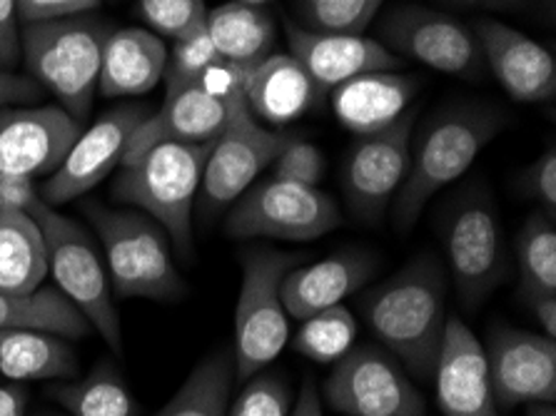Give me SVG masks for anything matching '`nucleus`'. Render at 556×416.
<instances>
[{"instance_id":"f257e3e1","label":"nucleus","mask_w":556,"mask_h":416,"mask_svg":"<svg viewBox=\"0 0 556 416\" xmlns=\"http://www.w3.org/2000/svg\"><path fill=\"white\" fill-rule=\"evenodd\" d=\"M367 327L412 375L432 381L446 327V275L434 254H419L359 300Z\"/></svg>"},{"instance_id":"f03ea898","label":"nucleus","mask_w":556,"mask_h":416,"mask_svg":"<svg viewBox=\"0 0 556 416\" xmlns=\"http://www.w3.org/2000/svg\"><path fill=\"white\" fill-rule=\"evenodd\" d=\"M504 125L507 117L502 110L482 103L454 105L429 117L412 140L407 177L392 200L394 227L409 232L422 217L427 202L459 180Z\"/></svg>"},{"instance_id":"7ed1b4c3","label":"nucleus","mask_w":556,"mask_h":416,"mask_svg":"<svg viewBox=\"0 0 556 416\" xmlns=\"http://www.w3.org/2000/svg\"><path fill=\"white\" fill-rule=\"evenodd\" d=\"M210 148L213 142H160L121 165L113 182V198L155 219L182 257L192 254V217Z\"/></svg>"},{"instance_id":"20e7f679","label":"nucleus","mask_w":556,"mask_h":416,"mask_svg":"<svg viewBox=\"0 0 556 416\" xmlns=\"http://www.w3.org/2000/svg\"><path fill=\"white\" fill-rule=\"evenodd\" d=\"M111 30V25L90 13L21 25V58L28 78L53 92L58 105L78 123H86L92 110Z\"/></svg>"},{"instance_id":"39448f33","label":"nucleus","mask_w":556,"mask_h":416,"mask_svg":"<svg viewBox=\"0 0 556 416\" xmlns=\"http://www.w3.org/2000/svg\"><path fill=\"white\" fill-rule=\"evenodd\" d=\"M88 217L103 242V260L117 300L173 302L185 282L173 262L170 237L140 210L88 205Z\"/></svg>"},{"instance_id":"423d86ee","label":"nucleus","mask_w":556,"mask_h":416,"mask_svg":"<svg viewBox=\"0 0 556 416\" xmlns=\"http://www.w3.org/2000/svg\"><path fill=\"white\" fill-rule=\"evenodd\" d=\"M242 282L235 307V377L248 381L277 360L290 337L282 279L302 265V254L252 244L240 257Z\"/></svg>"},{"instance_id":"0eeeda50","label":"nucleus","mask_w":556,"mask_h":416,"mask_svg":"<svg viewBox=\"0 0 556 416\" xmlns=\"http://www.w3.org/2000/svg\"><path fill=\"white\" fill-rule=\"evenodd\" d=\"M30 217L43 229L48 272L58 290L86 314L92 329H98L113 352H123V325L113 302L111 277L88 229L61 215L46 200Z\"/></svg>"},{"instance_id":"6e6552de","label":"nucleus","mask_w":556,"mask_h":416,"mask_svg":"<svg viewBox=\"0 0 556 416\" xmlns=\"http://www.w3.org/2000/svg\"><path fill=\"white\" fill-rule=\"evenodd\" d=\"M340 207L319 188L269 177L252 182L227 207L225 232L235 240H317L340 225Z\"/></svg>"},{"instance_id":"1a4fd4ad","label":"nucleus","mask_w":556,"mask_h":416,"mask_svg":"<svg viewBox=\"0 0 556 416\" xmlns=\"http://www.w3.org/2000/svg\"><path fill=\"white\" fill-rule=\"evenodd\" d=\"M290 135L267 130L250 113L245 98L230 105L223 133L213 140L202 173L198 202L202 215L213 219L245 192L263 169L273 165Z\"/></svg>"},{"instance_id":"9d476101","label":"nucleus","mask_w":556,"mask_h":416,"mask_svg":"<svg viewBox=\"0 0 556 416\" xmlns=\"http://www.w3.org/2000/svg\"><path fill=\"white\" fill-rule=\"evenodd\" d=\"M444 252L454 290L467 312L486 302L507 272L502 225L486 192H467L444 223Z\"/></svg>"},{"instance_id":"9b49d317","label":"nucleus","mask_w":556,"mask_h":416,"mask_svg":"<svg viewBox=\"0 0 556 416\" xmlns=\"http://www.w3.org/2000/svg\"><path fill=\"white\" fill-rule=\"evenodd\" d=\"M325 402L344 416H425L427 404L397 356L362 344L334 362L325 381Z\"/></svg>"},{"instance_id":"f8f14e48","label":"nucleus","mask_w":556,"mask_h":416,"mask_svg":"<svg viewBox=\"0 0 556 416\" xmlns=\"http://www.w3.org/2000/svg\"><path fill=\"white\" fill-rule=\"evenodd\" d=\"M387 50L397 58H409L452 78L475 80L484 73V58L469 25L434 8L402 3L382 18Z\"/></svg>"},{"instance_id":"ddd939ff","label":"nucleus","mask_w":556,"mask_h":416,"mask_svg":"<svg viewBox=\"0 0 556 416\" xmlns=\"http://www.w3.org/2000/svg\"><path fill=\"white\" fill-rule=\"evenodd\" d=\"M415 110H407L397 123L384 130L362 135L350 148L342 167V194L352 217L375 225L402 188L409 169Z\"/></svg>"},{"instance_id":"4468645a","label":"nucleus","mask_w":556,"mask_h":416,"mask_svg":"<svg viewBox=\"0 0 556 416\" xmlns=\"http://www.w3.org/2000/svg\"><path fill=\"white\" fill-rule=\"evenodd\" d=\"M148 115L146 105L128 103L108 110L90 127H83L61 167L46 177L40 198L50 207H58L103 182L117 165H123L132 135Z\"/></svg>"},{"instance_id":"2eb2a0df","label":"nucleus","mask_w":556,"mask_h":416,"mask_svg":"<svg viewBox=\"0 0 556 416\" xmlns=\"http://www.w3.org/2000/svg\"><path fill=\"white\" fill-rule=\"evenodd\" d=\"M80 130L83 123L61 105L0 110V173L50 177Z\"/></svg>"},{"instance_id":"dca6fc26","label":"nucleus","mask_w":556,"mask_h":416,"mask_svg":"<svg viewBox=\"0 0 556 416\" xmlns=\"http://www.w3.org/2000/svg\"><path fill=\"white\" fill-rule=\"evenodd\" d=\"M492 392L496 406L554 402L556 399V342L544 335L500 329L486 346Z\"/></svg>"},{"instance_id":"f3484780","label":"nucleus","mask_w":556,"mask_h":416,"mask_svg":"<svg viewBox=\"0 0 556 416\" xmlns=\"http://www.w3.org/2000/svg\"><path fill=\"white\" fill-rule=\"evenodd\" d=\"M471 33L482 50L484 67L511 100L546 103L556 96V63L544 46L494 18L477 21Z\"/></svg>"},{"instance_id":"a211bd4d","label":"nucleus","mask_w":556,"mask_h":416,"mask_svg":"<svg viewBox=\"0 0 556 416\" xmlns=\"http://www.w3.org/2000/svg\"><path fill=\"white\" fill-rule=\"evenodd\" d=\"M432 379L444 416H502L484 346L459 317L446 319Z\"/></svg>"},{"instance_id":"6ab92c4d","label":"nucleus","mask_w":556,"mask_h":416,"mask_svg":"<svg viewBox=\"0 0 556 416\" xmlns=\"http://www.w3.org/2000/svg\"><path fill=\"white\" fill-rule=\"evenodd\" d=\"M288 42L290 55L305 67L319 92H330L357 75L397 71L402 65V58L365 36L319 33L288 23Z\"/></svg>"},{"instance_id":"aec40b11","label":"nucleus","mask_w":556,"mask_h":416,"mask_svg":"<svg viewBox=\"0 0 556 416\" xmlns=\"http://www.w3.org/2000/svg\"><path fill=\"white\" fill-rule=\"evenodd\" d=\"M379 267L377 254L362 248L330 254V257L298 265L282 279V302L288 317L305 319L309 314L342 304L344 297L362 290Z\"/></svg>"},{"instance_id":"412c9836","label":"nucleus","mask_w":556,"mask_h":416,"mask_svg":"<svg viewBox=\"0 0 556 416\" xmlns=\"http://www.w3.org/2000/svg\"><path fill=\"white\" fill-rule=\"evenodd\" d=\"M230 105L210 96L200 85L165 92L163 108L157 113H150L135 130L123 165L160 142H190V146L213 142L223 133Z\"/></svg>"},{"instance_id":"4be33fe9","label":"nucleus","mask_w":556,"mask_h":416,"mask_svg":"<svg viewBox=\"0 0 556 416\" xmlns=\"http://www.w3.org/2000/svg\"><path fill=\"white\" fill-rule=\"evenodd\" d=\"M417 90L419 83L412 75L397 71L365 73L330 90L332 113L337 123L362 138L397 123L409 110Z\"/></svg>"},{"instance_id":"5701e85b","label":"nucleus","mask_w":556,"mask_h":416,"mask_svg":"<svg viewBox=\"0 0 556 416\" xmlns=\"http://www.w3.org/2000/svg\"><path fill=\"white\" fill-rule=\"evenodd\" d=\"M167 48L148 28H113L108 33L100 63L98 90L105 98L146 96L163 83Z\"/></svg>"},{"instance_id":"b1692460","label":"nucleus","mask_w":556,"mask_h":416,"mask_svg":"<svg viewBox=\"0 0 556 416\" xmlns=\"http://www.w3.org/2000/svg\"><path fill=\"white\" fill-rule=\"evenodd\" d=\"M323 92L290 53H269L248 71L245 103L257 121L288 125L307 113Z\"/></svg>"},{"instance_id":"393cba45","label":"nucleus","mask_w":556,"mask_h":416,"mask_svg":"<svg viewBox=\"0 0 556 416\" xmlns=\"http://www.w3.org/2000/svg\"><path fill=\"white\" fill-rule=\"evenodd\" d=\"M78 354L65 337L38 329H0V377L43 381L78 377Z\"/></svg>"},{"instance_id":"a878e982","label":"nucleus","mask_w":556,"mask_h":416,"mask_svg":"<svg viewBox=\"0 0 556 416\" xmlns=\"http://www.w3.org/2000/svg\"><path fill=\"white\" fill-rule=\"evenodd\" d=\"M205 30L220 58L238 65H255L273 53L275 23L257 5L238 0L207 11Z\"/></svg>"},{"instance_id":"bb28decb","label":"nucleus","mask_w":556,"mask_h":416,"mask_svg":"<svg viewBox=\"0 0 556 416\" xmlns=\"http://www.w3.org/2000/svg\"><path fill=\"white\" fill-rule=\"evenodd\" d=\"M0 329H38L65 339H86L92 325L58 287L33 292L0 290Z\"/></svg>"},{"instance_id":"cd10ccee","label":"nucleus","mask_w":556,"mask_h":416,"mask_svg":"<svg viewBox=\"0 0 556 416\" xmlns=\"http://www.w3.org/2000/svg\"><path fill=\"white\" fill-rule=\"evenodd\" d=\"M48 275L43 229L25 212L0 210V290L33 292Z\"/></svg>"},{"instance_id":"c85d7f7f","label":"nucleus","mask_w":556,"mask_h":416,"mask_svg":"<svg viewBox=\"0 0 556 416\" xmlns=\"http://www.w3.org/2000/svg\"><path fill=\"white\" fill-rule=\"evenodd\" d=\"M48 396L71 416H138L128 381L113 362H98L80 379L58 381Z\"/></svg>"},{"instance_id":"c756f323","label":"nucleus","mask_w":556,"mask_h":416,"mask_svg":"<svg viewBox=\"0 0 556 416\" xmlns=\"http://www.w3.org/2000/svg\"><path fill=\"white\" fill-rule=\"evenodd\" d=\"M235 381L232 350L205 356L182 387L155 416H227V399Z\"/></svg>"},{"instance_id":"7c9ffc66","label":"nucleus","mask_w":556,"mask_h":416,"mask_svg":"<svg viewBox=\"0 0 556 416\" xmlns=\"http://www.w3.org/2000/svg\"><path fill=\"white\" fill-rule=\"evenodd\" d=\"M517 262L525 297L556 294V227L549 215H532L517 235Z\"/></svg>"},{"instance_id":"2f4dec72","label":"nucleus","mask_w":556,"mask_h":416,"mask_svg":"<svg viewBox=\"0 0 556 416\" xmlns=\"http://www.w3.org/2000/svg\"><path fill=\"white\" fill-rule=\"evenodd\" d=\"M357 319L344 304H334L309 317L300 319V329L292 337V350L312 362H337L355 346Z\"/></svg>"},{"instance_id":"473e14b6","label":"nucleus","mask_w":556,"mask_h":416,"mask_svg":"<svg viewBox=\"0 0 556 416\" xmlns=\"http://www.w3.org/2000/svg\"><path fill=\"white\" fill-rule=\"evenodd\" d=\"M173 42L175 46L173 50H167V65L163 75L165 92L195 85L210 71V65L220 61V53L215 50L207 30L192 33V36Z\"/></svg>"},{"instance_id":"72a5a7b5","label":"nucleus","mask_w":556,"mask_h":416,"mask_svg":"<svg viewBox=\"0 0 556 416\" xmlns=\"http://www.w3.org/2000/svg\"><path fill=\"white\" fill-rule=\"evenodd\" d=\"M312 30L362 36L384 0H305Z\"/></svg>"},{"instance_id":"f704fd0d","label":"nucleus","mask_w":556,"mask_h":416,"mask_svg":"<svg viewBox=\"0 0 556 416\" xmlns=\"http://www.w3.org/2000/svg\"><path fill=\"white\" fill-rule=\"evenodd\" d=\"M138 5L150 30L157 33L160 38L180 40L205 30V0H140Z\"/></svg>"},{"instance_id":"c9c22d12","label":"nucleus","mask_w":556,"mask_h":416,"mask_svg":"<svg viewBox=\"0 0 556 416\" xmlns=\"http://www.w3.org/2000/svg\"><path fill=\"white\" fill-rule=\"evenodd\" d=\"M290 385L273 371L252 375L235 404L227 406V416H290Z\"/></svg>"},{"instance_id":"e433bc0d","label":"nucleus","mask_w":556,"mask_h":416,"mask_svg":"<svg viewBox=\"0 0 556 416\" xmlns=\"http://www.w3.org/2000/svg\"><path fill=\"white\" fill-rule=\"evenodd\" d=\"M325 155L317 146L290 138L280 150V155L273 160V177L317 188L319 180L325 177Z\"/></svg>"},{"instance_id":"4c0bfd02","label":"nucleus","mask_w":556,"mask_h":416,"mask_svg":"<svg viewBox=\"0 0 556 416\" xmlns=\"http://www.w3.org/2000/svg\"><path fill=\"white\" fill-rule=\"evenodd\" d=\"M103 0H18L21 25L73 18V15H88Z\"/></svg>"},{"instance_id":"58836bf2","label":"nucleus","mask_w":556,"mask_h":416,"mask_svg":"<svg viewBox=\"0 0 556 416\" xmlns=\"http://www.w3.org/2000/svg\"><path fill=\"white\" fill-rule=\"evenodd\" d=\"M43 198L36 188V180L13 173H0V210L5 212H25L33 215Z\"/></svg>"},{"instance_id":"ea45409f","label":"nucleus","mask_w":556,"mask_h":416,"mask_svg":"<svg viewBox=\"0 0 556 416\" xmlns=\"http://www.w3.org/2000/svg\"><path fill=\"white\" fill-rule=\"evenodd\" d=\"M527 190L542 202L546 215L554 217L556 212V152L554 148L544 150V155L527 169Z\"/></svg>"},{"instance_id":"a19ab883","label":"nucleus","mask_w":556,"mask_h":416,"mask_svg":"<svg viewBox=\"0 0 556 416\" xmlns=\"http://www.w3.org/2000/svg\"><path fill=\"white\" fill-rule=\"evenodd\" d=\"M21 61L18 0H0V67L13 71Z\"/></svg>"},{"instance_id":"79ce46f5","label":"nucleus","mask_w":556,"mask_h":416,"mask_svg":"<svg viewBox=\"0 0 556 416\" xmlns=\"http://www.w3.org/2000/svg\"><path fill=\"white\" fill-rule=\"evenodd\" d=\"M40 98H43V88L36 80L0 67V108L30 105L38 103Z\"/></svg>"},{"instance_id":"37998d69","label":"nucleus","mask_w":556,"mask_h":416,"mask_svg":"<svg viewBox=\"0 0 556 416\" xmlns=\"http://www.w3.org/2000/svg\"><path fill=\"white\" fill-rule=\"evenodd\" d=\"M529 307H532L534 317L542 327V335L554 339L556 337V294H542V297H529Z\"/></svg>"},{"instance_id":"c03bdc74","label":"nucleus","mask_w":556,"mask_h":416,"mask_svg":"<svg viewBox=\"0 0 556 416\" xmlns=\"http://www.w3.org/2000/svg\"><path fill=\"white\" fill-rule=\"evenodd\" d=\"M28 389L21 385H0V416H25Z\"/></svg>"},{"instance_id":"a18cd8bd","label":"nucleus","mask_w":556,"mask_h":416,"mask_svg":"<svg viewBox=\"0 0 556 416\" xmlns=\"http://www.w3.org/2000/svg\"><path fill=\"white\" fill-rule=\"evenodd\" d=\"M290 416H325L323 414V396H319V389L315 387V381L307 379L305 387L298 396V404L292 406Z\"/></svg>"},{"instance_id":"49530a36","label":"nucleus","mask_w":556,"mask_h":416,"mask_svg":"<svg viewBox=\"0 0 556 416\" xmlns=\"http://www.w3.org/2000/svg\"><path fill=\"white\" fill-rule=\"evenodd\" d=\"M444 3L462 8V11H517L532 0H444Z\"/></svg>"},{"instance_id":"de8ad7c7","label":"nucleus","mask_w":556,"mask_h":416,"mask_svg":"<svg viewBox=\"0 0 556 416\" xmlns=\"http://www.w3.org/2000/svg\"><path fill=\"white\" fill-rule=\"evenodd\" d=\"M527 416H556V409L552 402H534L532 406H529Z\"/></svg>"},{"instance_id":"09e8293b","label":"nucleus","mask_w":556,"mask_h":416,"mask_svg":"<svg viewBox=\"0 0 556 416\" xmlns=\"http://www.w3.org/2000/svg\"><path fill=\"white\" fill-rule=\"evenodd\" d=\"M238 3H245V5H265V3H269V0H238Z\"/></svg>"},{"instance_id":"8fccbe9b","label":"nucleus","mask_w":556,"mask_h":416,"mask_svg":"<svg viewBox=\"0 0 556 416\" xmlns=\"http://www.w3.org/2000/svg\"><path fill=\"white\" fill-rule=\"evenodd\" d=\"M36 416H55V414H36Z\"/></svg>"}]
</instances>
